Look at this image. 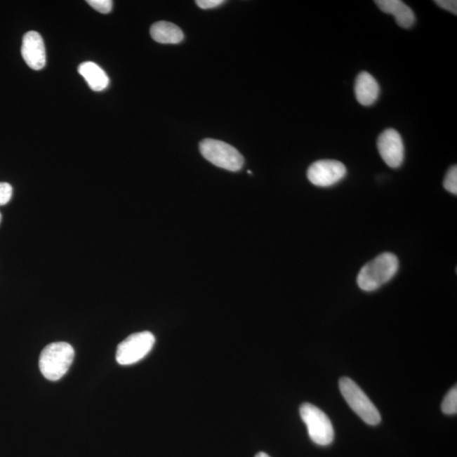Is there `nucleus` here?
Instances as JSON below:
<instances>
[{
  "mask_svg": "<svg viewBox=\"0 0 457 457\" xmlns=\"http://www.w3.org/2000/svg\"><path fill=\"white\" fill-rule=\"evenodd\" d=\"M399 269V260L395 254L378 255L362 267L357 275V285L365 291H373L392 279Z\"/></svg>",
  "mask_w": 457,
  "mask_h": 457,
  "instance_id": "nucleus-1",
  "label": "nucleus"
},
{
  "mask_svg": "<svg viewBox=\"0 0 457 457\" xmlns=\"http://www.w3.org/2000/svg\"><path fill=\"white\" fill-rule=\"evenodd\" d=\"M75 357V351L67 343H55L47 345L41 352L39 369L48 380H60L67 373Z\"/></svg>",
  "mask_w": 457,
  "mask_h": 457,
  "instance_id": "nucleus-2",
  "label": "nucleus"
},
{
  "mask_svg": "<svg viewBox=\"0 0 457 457\" xmlns=\"http://www.w3.org/2000/svg\"><path fill=\"white\" fill-rule=\"evenodd\" d=\"M339 386L345 402L365 423L374 426L381 422L380 411L359 385L351 378L343 377L340 380Z\"/></svg>",
  "mask_w": 457,
  "mask_h": 457,
  "instance_id": "nucleus-3",
  "label": "nucleus"
},
{
  "mask_svg": "<svg viewBox=\"0 0 457 457\" xmlns=\"http://www.w3.org/2000/svg\"><path fill=\"white\" fill-rule=\"evenodd\" d=\"M201 155L216 166L230 171H239L244 164V158L237 148L219 140L207 138L200 143Z\"/></svg>",
  "mask_w": 457,
  "mask_h": 457,
  "instance_id": "nucleus-4",
  "label": "nucleus"
},
{
  "mask_svg": "<svg viewBox=\"0 0 457 457\" xmlns=\"http://www.w3.org/2000/svg\"><path fill=\"white\" fill-rule=\"evenodd\" d=\"M300 415L312 442L324 446L333 442L335 433L332 423L322 410L310 403H304L300 406Z\"/></svg>",
  "mask_w": 457,
  "mask_h": 457,
  "instance_id": "nucleus-5",
  "label": "nucleus"
},
{
  "mask_svg": "<svg viewBox=\"0 0 457 457\" xmlns=\"http://www.w3.org/2000/svg\"><path fill=\"white\" fill-rule=\"evenodd\" d=\"M154 343L155 337L150 331L133 333L118 345V364L123 366L137 364L151 352Z\"/></svg>",
  "mask_w": 457,
  "mask_h": 457,
  "instance_id": "nucleus-6",
  "label": "nucleus"
},
{
  "mask_svg": "<svg viewBox=\"0 0 457 457\" xmlns=\"http://www.w3.org/2000/svg\"><path fill=\"white\" fill-rule=\"evenodd\" d=\"M307 178L314 186L329 187L343 180L347 168L337 160L322 159L312 164L307 170Z\"/></svg>",
  "mask_w": 457,
  "mask_h": 457,
  "instance_id": "nucleus-7",
  "label": "nucleus"
},
{
  "mask_svg": "<svg viewBox=\"0 0 457 457\" xmlns=\"http://www.w3.org/2000/svg\"><path fill=\"white\" fill-rule=\"evenodd\" d=\"M378 152L385 163L390 168L402 166L405 158V147L400 133L394 129H387L378 138Z\"/></svg>",
  "mask_w": 457,
  "mask_h": 457,
  "instance_id": "nucleus-8",
  "label": "nucleus"
},
{
  "mask_svg": "<svg viewBox=\"0 0 457 457\" xmlns=\"http://www.w3.org/2000/svg\"><path fill=\"white\" fill-rule=\"evenodd\" d=\"M22 55L25 62L34 71H40L46 65V51L42 36L39 32L30 31L24 35Z\"/></svg>",
  "mask_w": 457,
  "mask_h": 457,
  "instance_id": "nucleus-9",
  "label": "nucleus"
},
{
  "mask_svg": "<svg viewBox=\"0 0 457 457\" xmlns=\"http://www.w3.org/2000/svg\"><path fill=\"white\" fill-rule=\"evenodd\" d=\"M380 85L371 74L362 72L355 82L357 100L364 106L373 105L380 96Z\"/></svg>",
  "mask_w": 457,
  "mask_h": 457,
  "instance_id": "nucleus-10",
  "label": "nucleus"
},
{
  "mask_svg": "<svg viewBox=\"0 0 457 457\" xmlns=\"http://www.w3.org/2000/svg\"><path fill=\"white\" fill-rule=\"evenodd\" d=\"M386 14L393 15L395 22L402 28H410L415 22L413 11L401 0H377L374 1Z\"/></svg>",
  "mask_w": 457,
  "mask_h": 457,
  "instance_id": "nucleus-11",
  "label": "nucleus"
},
{
  "mask_svg": "<svg viewBox=\"0 0 457 457\" xmlns=\"http://www.w3.org/2000/svg\"><path fill=\"white\" fill-rule=\"evenodd\" d=\"M78 72L88 82L89 88L95 92H101L108 88L109 77L100 65L93 62H84L78 67Z\"/></svg>",
  "mask_w": 457,
  "mask_h": 457,
  "instance_id": "nucleus-12",
  "label": "nucleus"
},
{
  "mask_svg": "<svg viewBox=\"0 0 457 457\" xmlns=\"http://www.w3.org/2000/svg\"><path fill=\"white\" fill-rule=\"evenodd\" d=\"M152 39L164 44H176L183 42V32L176 25L168 22H156L150 28Z\"/></svg>",
  "mask_w": 457,
  "mask_h": 457,
  "instance_id": "nucleus-13",
  "label": "nucleus"
},
{
  "mask_svg": "<svg viewBox=\"0 0 457 457\" xmlns=\"http://www.w3.org/2000/svg\"><path fill=\"white\" fill-rule=\"evenodd\" d=\"M442 409L444 414H456L457 411V387L454 386L449 391L442 402Z\"/></svg>",
  "mask_w": 457,
  "mask_h": 457,
  "instance_id": "nucleus-14",
  "label": "nucleus"
},
{
  "mask_svg": "<svg viewBox=\"0 0 457 457\" xmlns=\"http://www.w3.org/2000/svg\"><path fill=\"white\" fill-rule=\"evenodd\" d=\"M444 187L449 192L452 194H457V167L456 166H452L448 171L446 177L444 180Z\"/></svg>",
  "mask_w": 457,
  "mask_h": 457,
  "instance_id": "nucleus-15",
  "label": "nucleus"
},
{
  "mask_svg": "<svg viewBox=\"0 0 457 457\" xmlns=\"http://www.w3.org/2000/svg\"><path fill=\"white\" fill-rule=\"evenodd\" d=\"M86 3L102 14L110 13L112 11L113 2L111 0H88Z\"/></svg>",
  "mask_w": 457,
  "mask_h": 457,
  "instance_id": "nucleus-16",
  "label": "nucleus"
},
{
  "mask_svg": "<svg viewBox=\"0 0 457 457\" xmlns=\"http://www.w3.org/2000/svg\"><path fill=\"white\" fill-rule=\"evenodd\" d=\"M12 187L9 183H0V206L9 203L12 197Z\"/></svg>",
  "mask_w": 457,
  "mask_h": 457,
  "instance_id": "nucleus-17",
  "label": "nucleus"
},
{
  "mask_svg": "<svg viewBox=\"0 0 457 457\" xmlns=\"http://www.w3.org/2000/svg\"><path fill=\"white\" fill-rule=\"evenodd\" d=\"M435 3L442 7V9L450 11L452 14H457V2L456 0H435Z\"/></svg>",
  "mask_w": 457,
  "mask_h": 457,
  "instance_id": "nucleus-18",
  "label": "nucleus"
},
{
  "mask_svg": "<svg viewBox=\"0 0 457 457\" xmlns=\"http://www.w3.org/2000/svg\"><path fill=\"white\" fill-rule=\"evenodd\" d=\"M224 3V0H197L196 1L197 5L203 10L213 9Z\"/></svg>",
  "mask_w": 457,
  "mask_h": 457,
  "instance_id": "nucleus-19",
  "label": "nucleus"
},
{
  "mask_svg": "<svg viewBox=\"0 0 457 457\" xmlns=\"http://www.w3.org/2000/svg\"><path fill=\"white\" fill-rule=\"evenodd\" d=\"M255 457H270L269 455H267L265 452H259Z\"/></svg>",
  "mask_w": 457,
  "mask_h": 457,
  "instance_id": "nucleus-20",
  "label": "nucleus"
},
{
  "mask_svg": "<svg viewBox=\"0 0 457 457\" xmlns=\"http://www.w3.org/2000/svg\"><path fill=\"white\" fill-rule=\"evenodd\" d=\"M1 220H2V216H1V213H0V223H1Z\"/></svg>",
  "mask_w": 457,
  "mask_h": 457,
  "instance_id": "nucleus-21",
  "label": "nucleus"
}]
</instances>
